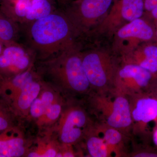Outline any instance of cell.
I'll list each match as a JSON object with an SVG mask.
<instances>
[{"mask_svg":"<svg viewBox=\"0 0 157 157\" xmlns=\"http://www.w3.org/2000/svg\"><path fill=\"white\" fill-rule=\"evenodd\" d=\"M9 121L4 114H0V131H4L9 129Z\"/></svg>","mask_w":157,"mask_h":157,"instance_id":"25","label":"cell"},{"mask_svg":"<svg viewBox=\"0 0 157 157\" xmlns=\"http://www.w3.org/2000/svg\"><path fill=\"white\" fill-rule=\"evenodd\" d=\"M123 63L133 64L148 70L157 76V43L155 41L143 43L136 50L128 52L123 59Z\"/></svg>","mask_w":157,"mask_h":157,"instance_id":"12","label":"cell"},{"mask_svg":"<svg viewBox=\"0 0 157 157\" xmlns=\"http://www.w3.org/2000/svg\"><path fill=\"white\" fill-rule=\"evenodd\" d=\"M3 114V113L2 112V111H1V110H0V114Z\"/></svg>","mask_w":157,"mask_h":157,"instance_id":"32","label":"cell"},{"mask_svg":"<svg viewBox=\"0 0 157 157\" xmlns=\"http://www.w3.org/2000/svg\"><path fill=\"white\" fill-rule=\"evenodd\" d=\"M155 25L142 17L121 26L117 32V38L122 42H134L138 45L155 41Z\"/></svg>","mask_w":157,"mask_h":157,"instance_id":"11","label":"cell"},{"mask_svg":"<svg viewBox=\"0 0 157 157\" xmlns=\"http://www.w3.org/2000/svg\"><path fill=\"white\" fill-rule=\"evenodd\" d=\"M38 73L33 70V66L23 73L9 78H2V90L11 101L29 82L36 78Z\"/></svg>","mask_w":157,"mask_h":157,"instance_id":"17","label":"cell"},{"mask_svg":"<svg viewBox=\"0 0 157 157\" xmlns=\"http://www.w3.org/2000/svg\"><path fill=\"white\" fill-rule=\"evenodd\" d=\"M4 45H3L2 43H1V42H0V54H1L3 48H4Z\"/></svg>","mask_w":157,"mask_h":157,"instance_id":"30","label":"cell"},{"mask_svg":"<svg viewBox=\"0 0 157 157\" xmlns=\"http://www.w3.org/2000/svg\"><path fill=\"white\" fill-rule=\"evenodd\" d=\"M95 128L98 133L102 135L112 155L114 154L116 157H127L128 152L126 144L131 138L116 129L97 121Z\"/></svg>","mask_w":157,"mask_h":157,"instance_id":"15","label":"cell"},{"mask_svg":"<svg viewBox=\"0 0 157 157\" xmlns=\"http://www.w3.org/2000/svg\"><path fill=\"white\" fill-rule=\"evenodd\" d=\"M43 83L38 74L11 101L14 110L17 114L23 117L29 116L31 105L39 95Z\"/></svg>","mask_w":157,"mask_h":157,"instance_id":"14","label":"cell"},{"mask_svg":"<svg viewBox=\"0 0 157 157\" xmlns=\"http://www.w3.org/2000/svg\"><path fill=\"white\" fill-rule=\"evenodd\" d=\"M73 145L62 144L60 143L59 157H73L77 156V154L73 148Z\"/></svg>","mask_w":157,"mask_h":157,"instance_id":"24","label":"cell"},{"mask_svg":"<svg viewBox=\"0 0 157 157\" xmlns=\"http://www.w3.org/2000/svg\"><path fill=\"white\" fill-rule=\"evenodd\" d=\"M149 91L157 98V76L154 78Z\"/></svg>","mask_w":157,"mask_h":157,"instance_id":"26","label":"cell"},{"mask_svg":"<svg viewBox=\"0 0 157 157\" xmlns=\"http://www.w3.org/2000/svg\"><path fill=\"white\" fill-rule=\"evenodd\" d=\"M3 14L21 25L48 15L51 7L48 0H14L2 2Z\"/></svg>","mask_w":157,"mask_h":157,"instance_id":"9","label":"cell"},{"mask_svg":"<svg viewBox=\"0 0 157 157\" xmlns=\"http://www.w3.org/2000/svg\"><path fill=\"white\" fill-rule=\"evenodd\" d=\"M2 2H8V1H14V0H1Z\"/></svg>","mask_w":157,"mask_h":157,"instance_id":"31","label":"cell"},{"mask_svg":"<svg viewBox=\"0 0 157 157\" xmlns=\"http://www.w3.org/2000/svg\"><path fill=\"white\" fill-rule=\"evenodd\" d=\"M127 157H157V149L151 146L149 144L135 145L134 150L129 153Z\"/></svg>","mask_w":157,"mask_h":157,"instance_id":"23","label":"cell"},{"mask_svg":"<svg viewBox=\"0 0 157 157\" xmlns=\"http://www.w3.org/2000/svg\"><path fill=\"white\" fill-rule=\"evenodd\" d=\"M114 0H76L65 12L76 35L86 33L101 19Z\"/></svg>","mask_w":157,"mask_h":157,"instance_id":"7","label":"cell"},{"mask_svg":"<svg viewBox=\"0 0 157 157\" xmlns=\"http://www.w3.org/2000/svg\"><path fill=\"white\" fill-rule=\"evenodd\" d=\"M60 144L50 137L38 140L34 148L29 151L27 156L29 157H59Z\"/></svg>","mask_w":157,"mask_h":157,"instance_id":"21","label":"cell"},{"mask_svg":"<svg viewBox=\"0 0 157 157\" xmlns=\"http://www.w3.org/2000/svg\"><path fill=\"white\" fill-rule=\"evenodd\" d=\"M82 66L92 91L108 94L114 91V82L120 66L108 53L100 51L82 53Z\"/></svg>","mask_w":157,"mask_h":157,"instance_id":"4","label":"cell"},{"mask_svg":"<svg viewBox=\"0 0 157 157\" xmlns=\"http://www.w3.org/2000/svg\"><path fill=\"white\" fill-rule=\"evenodd\" d=\"M44 82L39 95L31 105L29 115L35 121L39 118L53 102L59 93Z\"/></svg>","mask_w":157,"mask_h":157,"instance_id":"18","label":"cell"},{"mask_svg":"<svg viewBox=\"0 0 157 157\" xmlns=\"http://www.w3.org/2000/svg\"><path fill=\"white\" fill-rule=\"evenodd\" d=\"M16 23L0 12V42L7 45L14 43L18 33Z\"/></svg>","mask_w":157,"mask_h":157,"instance_id":"22","label":"cell"},{"mask_svg":"<svg viewBox=\"0 0 157 157\" xmlns=\"http://www.w3.org/2000/svg\"><path fill=\"white\" fill-rule=\"evenodd\" d=\"M95 122L88 110L80 104L71 102L65 106L56 127L60 143L74 145L79 143L92 130Z\"/></svg>","mask_w":157,"mask_h":157,"instance_id":"5","label":"cell"},{"mask_svg":"<svg viewBox=\"0 0 157 157\" xmlns=\"http://www.w3.org/2000/svg\"><path fill=\"white\" fill-rule=\"evenodd\" d=\"M35 55L16 42L5 45L0 54V76L9 78L23 73L34 65Z\"/></svg>","mask_w":157,"mask_h":157,"instance_id":"10","label":"cell"},{"mask_svg":"<svg viewBox=\"0 0 157 157\" xmlns=\"http://www.w3.org/2000/svg\"><path fill=\"white\" fill-rule=\"evenodd\" d=\"M27 141L18 130L8 129L0 135V155L2 157H18L26 155Z\"/></svg>","mask_w":157,"mask_h":157,"instance_id":"13","label":"cell"},{"mask_svg":"<svg viewBox=\"0 0 157 157\" xmlns=\"http://www.w3.org/2000/svg\"><path fill=\"white\" fill-rule=\"evenodd\" d=\"M0 157H2V155H0Z\"/></svg>","mask_w":157,"mask_h":157,"instance_id":"33","label":"cell"},{"mask_svg":"<svg viewBox=\"0 0 157 157\" xmlns=\"http://www.w3.org/2000/svg\"><path fill=\"white\" fill-rule=\"evenodd\" d=\"M37 73L69 95L86 96L92 91L82 66L81 52L75 45L41 61Z\"/></svg>","mask_w":157,"mask_h":157,"instance_id":"2","label":"cell"},{"mask_svg":"<svg viewBox=\"0 0 157 157\" xmlns=\"http://www.w3.org/2000/svg\"><path fill=\"white\" fill-rule=\"evenodd\" d=\"M132 120V137L149 144L153 129L157 125V98L149 91L128 96Z\"/></svg>","mask_w":157,"mask_h":157,"instance_id":"6","label":"cell"},{"mask_svg":"<svg viewBox=\"0 0 157 157\" xmlns=\"http://www.w3.org/2000/svg\"><path fill=\"white\" fill-rule=\"evenodd\" d=\"M22 25L27 47L40 61L54 56L74 44L75 32L64 12L55 11Z\"/></svg>","mask_w":157,"mask_h":157,"instance_id":"1","label":"cell"},{"mask_svg":"<svg viewBox=\"0 0 157 157\" xmlns=\"http://www.w3.org/2000/svg\"><path fill=\"white\" fill-rule=\"evenodd\" d=\"M151 140L154 144L155 147L157 149V125L155 127L153 130Z\"/></svg>","mask_w":157,"mask_h":157,"instance_id":"27","label":"cell"},{"mask_svg":"<svg viewBox=\"0 0 157 157\" xmlns=\"http://www.w3.org/2000/svg\"><path fill=\"white\" fill-rule=\"evenodd\" d=\"M155 41L157 43V21L155 22Z\"/></svg>","mask_w":157,"mask_h":157,"instance_id":"29","label":"cell"},{"mask_svg":"<svg viewBox=\"0 0 157 157\" xmlns=\"http://www.w3.org/2000/svg\"><path fill=\"white\" fill-rule=\"evenodd\" d=\"M84 140L86 148L90 157L112 156L104 138L96 130L95 124L85 137Z\"/></svg>","mask_w":157,"mask_h":157,"instance_id":"19","label":"cell"},{"mask_svg":"<svg viewBox=\"0 0 157 157\" xmlns=\"http://www.w3.org/2000/svg\"><path fill=\"white\" fill-rule=\"evenodd\" d=\"M155 77L138 65L123 63L118 70L113 92L130 96L149 91Z\"/></svg>","mask_w":157,"mask_h":157,"instance_id":"8","label":"cell"},{"mask_svg":"<svg viewBox=\"0 0 157 157\" xmlns=\"http://www.w3.org/2000/svg\"><path fill=\"white\" fill-rule=\"evenodd\" d=\"M88 110L96 120L132 137V120L128 96L113 92L99 94L91 91L86 97Z\"/></svg>","mask_w":157,"mask_h":157,"instance_id":"3","label":"cell"},{"mask_svg":"<svg viewBox=\"0 0 157 157\" xmlns=\"http://www.w3.org/2000/svg\"><path fill=\"white\" fill-rule=\"evenodd\" d=\"M64 102L61 96L58 94L53 102L39 118L36 121L39 128H48L57 122L61 115Z\"/></svg>","mask_w":157,"mask_h":157,"instance_id":"20","label":"cell"},{"mask_svg":"<svg viewBox=\"0 0 157 157\" xmlns=\"http://www.w3.org/2000/svg\"><path fill=\"white\" fill-rule=\"evenodd\" d=\"M144 11V0H114L110 14H115L119 22L122 21L127 23L142 17Z\"/></svg>","mask_w":157,"mask_h":157,"instance_id":"16","label":"cell"},{"mask_svg":"<svg viewBox=\"0 0 157 157\" xmlns=\"http://www.w3.org/2000/svg\"></svg>","mask_w":157,"mask_h":157,"instance_id":"34","label":"cell"},{"mask_svg":"<svg viewBox=\"0 0 157 157\" xmlns=\"http://www.w3.org/2000/svg\"><path fill=\"white\" fill-rule=\"evenodd\" d=\"M148 14L150 15L151 17L155 21H157V7L153 9L151 11L149 12Z\"/></svg>","mask_w":157,"mask_h":157,"instance_id":"28","label":"cell"}]
</instances>
